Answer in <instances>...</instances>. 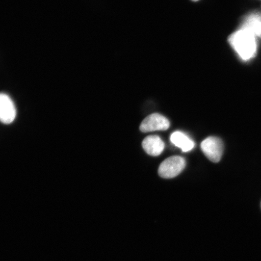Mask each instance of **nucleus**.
Returning <instances> with one entry per match:
<instances>
[{
	"label": "nucleus",
	"mask_w": 261,
	"mask_h": 261,
	"mask_svg": "<svg viewBox=\"0 0 261 261\" xmlns=\"http://www.w3.org/2000/svg\"><path fill=\"white\" fill-rule=\"evenodd\" d=\"M256 36L247 29L231 34L228 37V42L242 60L248 61L255 57L257 44Z\"/></svg>",
	"instance_id": "obj_1"
},
{
	"label": "nucleus",
	"mask_w": 261,
	"mask_h": 261,
	"mask_svg": "<svg viewBox=\"0 0 261 261\" xmlns=\"http://www.w3.org/2000/svg\"><path fill=\"white\" fill-rule=\"evenodd\" d=\"M186 161L180 156H172L165 160L159 168V175L163 178L177 177L184 170Z\"/></svg>",
	"instance_id": "obj_2"
},
{
	"label": "nucleus",
	"mask_w": 261,
	"mask_h": 261,
	"mask_svg": "<svg viewBox=\"0 0 261 261\" xmlns=\"http://www.w3.org/2000/svg\"><path fill=\"white\" fill-rule=\"evenodd\" d=\"M201 148L208 160L214 163L220 161L223 154V142L217 137L211 136L201 143Z\"/></svg>",
	"instance_id": "obj_3"
},
{
	"label": "nucleus",
	"mask_w": 261,
	"mask_h": 261,
	"mask_svg": "<svg viewBox=\"0 0 261 261\" xmlns=\"http://www.w3.org/2000/svg\"><path fill=\"white\" fill-rule=\"evenodd\" d=\"M170 126V122L165 116L159 113L152 114L143 120L140 130L143 133L166 130Z\"/></svg>",
	"instance_id": "obj_4"
},
{
	"label": "nucleus",
	"mask_w": 261,
	"mask_h": 261,
	"mask_svg": "<svg viewBox=\"0 0 261 261\" xmlns=\"http://www.w3.org/2000/svg\"><path fill=\"white\" fill-rule=\"evenodd\" d=\"M16 111L14 103L7 94L0 93V121L6 125L14 122Z\"/></svg>",
	"instance_id": "obj_5"
},
{
	"label": "nucleus",
	"mask_w": 261,
	"mask_h": 261,
	"mask_svg": "<svg viewBox=\"0 0 261 261\" xmlns=\"http://www.w3.org/2000/svg\"><path fill=\"white\" fill-rule=\"evenodd\" d=\"M165 143L159 136L146 137L142 142V147L147 154L152 156L161 155L165 149Z\"/></svg>",
	"instance_id": "obj_6"
},
{
	"label": "nucleus",
	"mask_w": 261,
	"mask_h": 261,
	"mask_svg": "<svg viewBox=\"0 0 261 261\" xmlns=\"http://www.w3.org/2000/svg\"><path fill=\"white\" fill-rule=\"evenodd\" d=\"M171 141L173 144L179 147L184 152H188L194 148L195 143L184 133L176 132L171 136Z\"/></svg>",
	"instance_id": "obj_7"
},
{
	"label": "nucleus",
	"mask_w": 261,
	"mask_h": 261,
	"mask_svg": "<svg viewBox=\"0 0 261 261\" xmlns=\"http://www.w3.org/2000/svg\"><path fill=\"white\" fill-rule=\"evenodd\" d=\"M243 29H247L252 32L257 37L261 38V15L258 14L251 15L245 19L242 26Z\"/></svg>",
	"instance_id": "obj_8"
},
{
	"label": "nucleus",
	"mask_w": 261,
	"mask_h": 261,
	"mask_svg": "<svg viewBox=\"0 0 261 261\" xmlns=\"http://www.w3.org/2000/svg\"><path fill=\"white\" fill-rule=\"evenodd\" d=\"M192 1H194V2H197V1H198V0H192Z\"/></svg>",
	"instance_id": "obj_9"
}]
</instances>
